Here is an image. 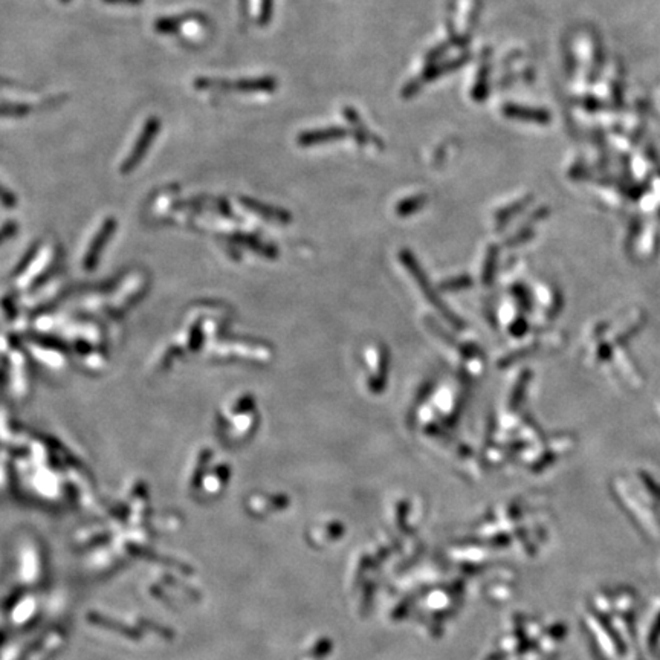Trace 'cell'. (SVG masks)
I'll use <instances>...</instances> for the list:
<instances>
[{"label":"cell","instance_id":"cell-1","mask_svg":"<svg viewBox=\"0 0 660 660\" xmlns=\"http://www.w3.org/2000/svg\"><path fill=\"white\" fill-rule=\"evenodd\" d=\"M194 87L201 91H237V92H269L275 87L272 78H246L239 82H226L219 78H198Z\"/></svg>","mask_w":660,"mask_h":660},{"label":"cell","instance_id":"cell-2","mask_svg":"<svg viewBox=\"0 0 660 660\" xmlns=\"http://www.w3.org/2000/svg\"><path fill=\"white\" fill-rule=\"evenodd\" d=\"M161 125H162L161 120H160V118H156V116H150L149 120L145 121L142 130H141L140 136H138V140H136V142L133 145L130 155L127 156L124 165L121 167V170L124 173H129L132 169H135V167L142 161L144 155L149 152L150 145L153 144L156 135L161 132Z\"/></svg>","mask_w":660,"mask_h":660},{"label":"cell","instance_id":"cell-3","mask_svg":"<svg viewBox=\"0 0 660 660\" xmlns=\"http://www.w3.org/2000/svg\"><path fill=\"white\" fill-rule=\"evenodd\" d=\"M199 17H201L199 14L191 13V14H184V16H172V17L157 18V21L155 22V31L160 34H176V33H179V29L182 28L185 22L196 21V18H199Z\"/></svg>","mask_w":660,"mask_h":660},{"label":"cell","instance_id":"cell-4","mask_svg":"<svg viewBox=\"0 0 660 660\" xmlns=\"http://www.w3.org/2000/svg\"><path fill=\"white\" fill-rule=\"evenodd\" d=\"M31 113V106L21 103H2L0 104V118H23Z\"/></svg>","mask_w":660,"mask_h":660},{"label":"cell","instance_id":"cell-5","mask_svg":"<svg viewBox=\"0 0 660 660\" xmlns=\"http://www.w3.org/2000/svg\"><path fill=\"white\" fill-rule=\"evenodd\" d=\"M272 11V0H262V13H260V22L266 23L271 18Z\"/></svg>","mask_w":660,"mask_h":660},{"label":"cell","instance_id":"cell-6","mask_svg":"<svg viewBox=\"0 0 660 660\" xmlns=\"http://www.w3.org/2000/svg\"><path fill=\"white\" fill-rule=\"evenodd\" d=\"M104 4H111V5H141L144 0H103Z\"/></svg>","mask_w":660,"mask_h":660},{"label":"cell","instance_id":"cell-7","mask_svg":"<svg viewBox=\"0 0 660 660\" xmlns=\"http://www.w3.org/2000/svg\"><path fill=\"white\" fill-rule=\"evenodd\" d=\"M60 2H62V4H69V2H71V0H60Z\"/></svg>","mask_w":660,"mask_h":660}]
</instances>
